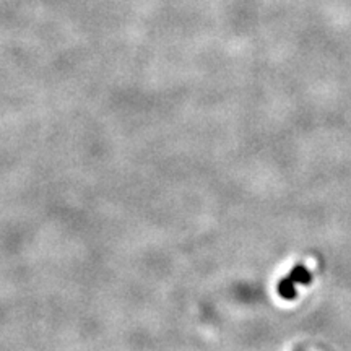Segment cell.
Instances as JSON below:
<instances>
[{
  "label": "cell",
  "instance_id": "cell-1",
  "mask_svg": "<svg viewBox=\"0 0 351 351\" xmlns=\"http://www.w3.org/2000/svg\"><path fill=\"white\" fill-rule=\"evenodd\" d=\"M295 282H293L289 276H285L282 282L278 283V295L283 298V300L293 301L296 298V288Z\"/></svg>",
  "mask_w": 351,
  "mask_h": 351
},
{
  "label": "cell",
  "instance_id": "cell-2",
  "mask_svg": "<svg viewBox=\"0 0 351 351\" xmlns=\"http://www.w3.org/2000/svg\"><path fill=\"white\" fill-rule=\"evenodd\" d=\"M288 276L293 280V282L300 285H309L313 282V274H311L304 265H296L295 269L289 271Z\"/></svg>",
  "mask_w": 351,
  "mask_h": 351
}]
</instances>
